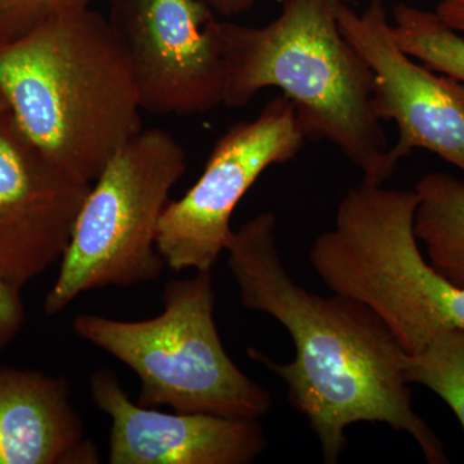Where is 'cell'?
<instances>
[{
    "mask_svg": "<svg viewBox=\"0 0 464 464\" xmlns=\"http://www.w3.org/2000/svg\"><path fill=\"white\" fill-rule=\"evenodd\" d=\"M275 232L276 218L270 212L232 232L228 267L241 304L274 317L292 337L295 355L285 364L256 348L248 353L286 384L289 401L316 435L324 462L340 460L348 427L369 422L408 433L427 462L448 463L441 440L415 413L405 353L392 333L355 299L298 285L284 265Z\"/></svg>",
    "mask_w": 464,
    "mask_h": 464,
    "instance_id": "6da1fadb",
    "label": "cell"
},
{
    "mask_svg": "<svg viewBox=\"0 0 464 464\" xmlns=\"http://www.w3.org/2000/svg\"><path fill=\"white\" fill-rule=\"evenodd\" d=\"M0 92L27 139L85 182L143 130L128 52L109 17L91 7L48 18L0 48Z\"/></svg>",
    "mask_w": 464,
    "mask_h": 464,
    "instance_id": "7a4b0ae2",
    "label": "cell"
},
{
    "mask_svg": "<svg viewBox=\"0 0 464 464\" xmlns=\"http://www.w3.org/2000/svg\"><path fill=\"white\" fill-rule=\"evenodd\" d=\"M340 3L284 0L265 26L222 21L224 105L244 108L266 88H279L307 140L331 142L364 181L384 185L398 166L374 112L373 72L341 32Z\"/></svg>",
    "mask_w": 464,
    "mask_h": 464,
    "instance_id": "3957f363",
    "label": "cell"
},
{
    "mask_svg": "<svg viewBox=\"0 0 464 464\" xmlns=\"http://www.w3.org/2000/svg\"><path fill=\"white\" fill-rule=\"evenodd\" d=\"M415 190L364 181L350 188L331 230L311 246L326 288L373 311L406 355L449 329H464V288L423 257L414 231Z\"/></svg>",
    "mask_w": 464,
    "mask_h": 464,
    "instance_id": "277c9868",
    "label": "cell"
},
{
    "mask_svg": "<svg viewBox=\"0 0 464 464\" xmlns=\"http://www.w3.org/2000/svg\"><path fill=\"white\" fill-rule=\"evenodd\" d=\"M161 299L163 311L152 319L81 314L72 329L136 373L139 405L248 420L267 414L271 393L232 362L219 337L212 271L170 280Z\"/></svg>",
    "mask_w": 464,
    "mask_h": 464,
    "instance_id": "5b68a950",
    "label": "cell"
},
{
    "mask_svg": "<svg viewBox=\"0 0 464 464\" xmlns=\"http://www.w3.org/2000/svg\"><path fill=\"white\" fill-rule=\"evenodd\" d=\"M186 170L185 150L157 128L142 130L110 159L76 217L45 297L47 315L92 289L157 279L167 266L157 248L159 222Z\"/></svg>",
    "mask_w": 464,
    "mask_h": 464,
    "instance_id": "8992f818",
    "label": "cell"
},
{
    "mask_svg": "<svg viewBox=\"0 0 464 464\" xmlns=\"http://www.w3.org/2000/svg\"><path fill=\"white\" fill-rule=\"evenodd\" d=\"M307 139L292 101L277 96L257 118L222 134L203 173L181 199L169 201L157 248L170 270L212 271L232 237L231 216L266 169L293 160Z\"/></svg>",
    "mask_w": 464,
    "mask_h": 464,
    "instance_id": "52a82bcc",
    "label": "cell"
},
{
    "mask_svg": "<svg viewBox=\"0 0 464 464\" xmlns=\"http://www.w3.org/2000/svg\"><path fill=\"white\" fill-rule=\"evenodd\" d=\"M109 20L132 63L140 105L157 115L224 105L225 43L203 0H110Z\"/></svg>",
    "mask_w": 464,
    "mask_h": 464,
    "instance_id": "ba28073f",
    "label": "cell"
},
{
    "mask_svg": "<svg viewBox=\"0 0 464 464\" xmlns=\"http://www.w3.org/2000/svg\"><path fill=\"white\" fill-rule=\"evenodd\" d=\"M337 16L342 34L373 72L375 115L398 125L391 160L398 166L414 150H427L464 176V83L399 47L383 0H371L362 14L341 0Z\"/></svg>",
    "mask_w": 464,
    "mask_h": 464,
    "instance_id": "9c48e42d",
    "label": "cell"
},
{
    "mask_svg": "<svg viewBox=\"0 0 464 464\" xmlns=\"http://www.w3.org/2000/svg\"><path fill=\"white\" fill-rule=\"evenodd\" d=\"M92 183L58 166L0 115V274L23 288L61 261Z\"/></svg>",
    "mask_w": 464,
    "mask_h": 464,
    "instance_id": "30bf717a",
    "label": "cell"
},
{
    "mask_svg": "<svg viewBox=\"0 0 464 464\" xmlns=\"http://www.w3.org/2000/svg\"><path fill=\"white\" fill-rule=\"evenodd\" d=\"M91 398L111 420V464H249L267 447L259 420L134 404L110 369L92 374Z\"/></svg>",
    "mask_w": 464,
    "mask_h": 464,
    "instance_id": "8fae6325",
    "label": "cell"
},
{
    "mask_svg": "<svg viewBox=\"0 0 464 464\" xmlns=\"http://www.w3.org/2000/svg\"><path fill=\"white\" fill-rule=\"evenodd\" d=\"M63 377L0 365V464H97Z\"/></svg>",
    "mask_w": 464,
    "mask_h": 464,
    "instance_id": "7c38bea8",
    "label": "cell"
},
{
    "mask_svg": "<svg viewBox=\"0 0 464 464\" xmlns=\"http://www.w3.org/2000/svg\"><path fill=\"white\" fill-rule=\"evenodd\" d=\"M418 195L414 231L430 264L464 288V181L447 172L426 174Z\"/></svg>",
    "mask_w": 464,
    "mask_h": 464,
    "instance_id": "4fadbf2b",
    "label": "cell"
},
{
    "mask_svg": "<svg viewBox=\"0 0 464 464\" xmlns=\"http://www.w3.org/2000/svg\"><path fill=\"white\" fill-rule=\"evenodd\" d=\"M392 32L406 54L464 83V38L436 12L400 3L393 9Z\"/></svg>",
    "mask_w": 464,
    "mask_h": 464,
    "instance_id": "5bb4252c",
    "label": "cell"
},
{
    "mask_svg": "<svg viewBox=\"0 0 464 464\" xmlns=\"http://www.w3.org/2000/svg\"><path fill=\"white\" fill-rule=\"evenodd\" d=\"M409 384L427 387L444 400L464 430V329L440 333L422 353L404 356Z\"/></svg>",
    "mask_w": 464,
    "mask_h": 464,
    "instance_id": "9a60e30c",
    "label": "cell"
},
{
    "mask_svg": "<svg viewBox=\"0 0 464 464\" xmlns=\"http://www.w3.org/2000/svg\"><path fill=\"white\" fill-rule=\"evenodd\" d=\"M94 0H0V48L48 18L91 7Z\"/></svg>",
    "mask_w": 464,
    "mask_h": 464,
    "instance_id": "2e32d148",
    "label": "cell"
},
{
    "mask_svg": "<svg viewBox=\"0 0 464 464\" xmlns=\"http://www.w3.org/2000/svg\"><path fill=\"white\" fill-rule=\"evenodd\" d=\"M20 290L0 274V350L16 337L25 323Z\"/></svg>",
    "mask_w": 464,
    "mask_h": 464,
    "instance_id": "e0dca14e",
    "label": "cell"
},
{
    "mask_svg": "<svg viewBox=\"0 0 464 464\" xmlns=\"http://www.w3.org/2000/svg\"><path fill=\"white\" fill-rule=\"evenodd\" d=\"M436 14L459 34H464V0H439Z\"/></svg>",
    "mask_w": 464,
    "mask_h": 464,
    "instance_id": "ac0fdd59",
    "label": "cell"
},
{
    "mask_svg": "<svg viewBox=\"0 0 464 464\" xmlns=\"http://www.w3.org/2000/svg\"><path fill=\"white\" fill-rule=\"evenodd\" d=\"M216 14L225 17L237 16L249 11L258 0H203Z\"/></svg>",
    "mask_w": 464,
    "mask_h": 464,
    "instance_id": "d6986e66",
    "label": "cell"
},
{
    "mask_svg": "<svg viewBox=\"0 0 464 464\" xmlns=\"http://www.w3.org/2000/svg\"><path fill=\"white\" fill-rule=\"evenodd\" d=\"M7 111H9L7 101H5V96H3L2 92H0V115Z\"/></svg>",
    "mask_w": 464,
    "mask_h": 464,
    "instance_id": "ffe728a7",
    "label": "cell"
}]
</instances>
